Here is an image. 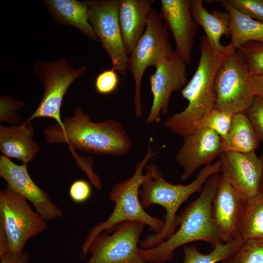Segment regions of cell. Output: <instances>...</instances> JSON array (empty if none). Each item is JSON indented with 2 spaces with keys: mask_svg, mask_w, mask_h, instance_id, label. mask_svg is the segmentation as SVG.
<instances>
[{
  "mask_svg": "<svg viewBox=\"0 0 263 263\" xmlns=\"http://www.w3.org/2000/svg\"><path fill=\"white\" fill-rule=\"evenodd\" d=\"M62 127L48 126L43 135L48 144L66 143L69 148L96 155L120 156L132 147L122 124L113 118L94 122L90 115L77 107L72 116L62 119Z\"/></svg>",
  "mask_w": 263,
  "mask_h": 263,
  "instance_id": "6da1fadb",
  "label": "cell"
},
{
  "mask_svg": "<svg viewBox=\"0 0 263 263\" xmlns=\"http://www.w3.org/2000/svg\"><path fill=\"white\" fill-rule=\"evenodd\" d=\"M222 177L218 173L207 179L199 196L178 215L179 227L169 238L151 248H139V255L144 261L164 263L172 259L176 249L192 242H206L212 248L223 243L212 214L213 201Z\"/></svg>",
  "mask_w": 263,
  "mask_h": 263,
  "instance_id": "7a4b0ae2",
  "label": "cell"
},
{
  "mask_svg": "<svg viewBox=\"0 0 263 263\" xmlns=\"http://www.w3.org/2000/svg\"><path fill=\"white\" fill-rule=\"evenodd\" d=\"M146 172L139 190V196L143 208L156 204L166 210L165 225L158 233L147 236L140 241L142 249L151 248L169 238L175 232L178 225L177 211L180 207L193 193L201 190L203 184L212 175L220 172L219 160L206 165L197 177L187 185L173 184L165 180L156 164H147Z\"/></svg>",
  "mask_w": 263,
  "mask_h": 263,
  "instance_id": "3957f363",
  "label": "cell"
},
{
  "mask_svg": "<svg viewBox=\"0 0 263 263\" xmlns=\"http://www.w3.org/2000/svg\"><path fill=\"white\" fill-rule=\"evenodd\" d=\"M200 41L201 54L198 67L191 79L181 90L188 105L183 111L170 115L162 124L183 137L194 132L193 123L214 108L215 74L228 56L215 53L206 36H203Z\"/></svg>",
  "mask_w": 263,
  "mask_h": 263,
  "instance_id": "277c9868",
  "label": "cell"
},
{
  "mask_svg": "<svg viewBox=\"0 0 263 263\" xmlns=\"http://www.w3.org/2000/svg\"><path fill=\"white\" fill-rule=\"evenodd\" d=\"M155 155L150 140L146 152L135 166L133 175L112 187L109 199L114 204L113 211L105 221L99 223L89 231L82 245L81 257L88 254L89 247L96 236L119 223L126 221L140 222L148 225L149 230L155 233L162 229L165 225L164 221L146 212L139 198V190L144 177L143 170Z\"/></svg>",
  "mask_w": 263,
  "mask_h": 263,
  "instance_id": "5b68a950",
  "label": "cell"
},
{
  "mask_svg": "<svg viewBox=\"0 0 263 263\" xmlns=\"http://www.w3.org/2000/svg\"><path fill=\"white\" fill-rule=\"evenodd\" d=\"M168 29L160 13L152 8L145 31L129 56V70L134 82V109L137 118L142 116L141 85L145 70L170 58L175 54L169 40Z\"/></svg>",
  "mask_w": 263,
  "mask_h": 263,
  "instance_id": "8992f818",
  "label": "cell"
},
{
  "mask_svg": "<svg viewBox=\"0 0 263 263\" xmlns=\"http://www.w3.org/2000/svg\"><path fill=\"white\" fill-rule=\"evenodd\" d=\"M246 60L236 49L218 68L214 78V108L233 114L246 113L255 94Z\"/></svg>",
  "mask_w": 263,
  "mask_h": 263,
  "instance_id": "52a82bcc",
  "label": "cell"
},
{
  "mask_svg": "<svg viewBox=\"0 0 263 263\" xmlns=\"http://www.w3.org/2000/svg\"><path fill=\"white\" fill-rule=\"evenodd\" d=\"M47 226V221L25 199L6 187L0 189V232L4 235L9 251H22L27 241Z\"/></svg>",
  "mask_w": 263,
  "mask_h": 263,
  "instance_id": "ba28073f",
  "label": "cell"
},
{
  "mask_svg": "<svg viewBox=\"0 0 263 263\" xmlns=\"http://www.w3.org/2000/svg\"><path fill=\"white\" fill-rule=\"evenodd\" d=\"M33 70L44 92L38 107L25 122H30L36 118L48 117L62 127L60 110L63 97L71 84L85 73L86 67L75 68L62 58L49 62L38 60L34 63Z\"/></svg>",
  "mask_w": 263,
  "mask_h": 263,
  "instance_id": "9c48e42d",
  "label": "cell"
},
{
  "mask_svg": "<svg viewBox=\"0 0 263 263\" xmlns=\"http://www.w3.org/2000/svg\"><path fill=\"white\" fill-rule=\"evenodd\" d=\"M145 225L126 221L108 228L91 243L85 263H149L138 253L140 238Z\"/></svg>",
  "mask_w": 263,
  "mask_h": 263,
  "instance_id": "30bf717a",
  "label": "cell"
},
{
  "mask_svg": "<svg viewBox=\"0 0 263 263\" xmlns=\"http://www.w3.org/2000/svg\"><path fill=\"white\" fill-rule=\"evenodd\" d=\"M85 1L88 7L89 22L111 59L113 68L125 76L129 70V56L119 24V0Z\"/></svg>",
  "mask_w": 263,
  "mask_h": 263,
  "instance_id": "8fae6325",
  "label": "cell"
},
{
  "mask_svg": "<svg viewBox=\"0 0 263 263\" xmlns=\"http://www.w3.org/2000/svg\"><path fill=\"white\" fill-rule=\"evenodd\" d=\"M220 172L244 199L256 196L263 188V164L255 151L222 152Z\"/></svg>",
  "mask_w": 263,
  "mask_h": 263,
  "instance_id": "7c38bea8",
  "label": "cell"
},
{
  "mask_svg": "<svg viewBox=\"0 0 263 263\" xmlns=\"http://www.w3.org/2000/svg\"><path fill=\"white\" fill-rule=\"evenodd\" d=\"M149 80L153 101L145 123L151 125L159 120L160 114L169 112L172 93L182 90L187 84V63L175 53L174 56L156 66Z\"/></svg>",
  "mask_w": 263,
  "mask_h": 263,
  "instance_id": "4fadbf2b",
  "label": "cell"
},
{
  "mask_svg": "<svg viewBox=\"0 0 263 263\" xmlns=\"http://www.w3.org/2000/svg\"><path fill=\"white\" fill-rule=\"evenodd\" d=\"M0 176L6 182L7 188L31 203L36 211L47 222L62 216V209L32 180L27 170V164L17 165L10 158L0 155Z\"/></svg>",
  "mask_w": 263,
  "mask_h": 263,
  "instance_id": "5bb4252c",
  "label": "cell"
},
{
  "mask_svg": "<svg viewBox=\"0 0 263 263\" xmlns=\"http://www.w3.org/2000/svg\"><path fill=\"white\" fill-rule=\"evenodd\" d=\"M183 137L175 161L183 169L181 179L186 181L199 167L210 164L219 156L222 153L221 137L207 129H197Z\"/></svg>",
  "mask_w": 263,
  "mask_h": 263,
  "instance_id": "9a60e30c",
  "label": "cell"
},
{
  "mask_svg": "<svg viewBox=\"0 0 263 263\" xmlns=\"http://www.w3.org/2000/svg\"><path fill=\"white\" fill-rule=\"evenodd\" d=\"M160 15L173 35L175 53L187 64L191 61L199 25L190 10V0H161Z\"/></svg>",
  "mask_w": 263,
  "mask_h": 263,
  "instance_id": "2e32d148",
  "label": "cell"
},
{
  "mask_svg": "<svg viewBox=\"0 0 263 263\" xmlns=\"http://www.w3.org/2000/svg\"><path fill=\"white\" fill-rule=\"evenodd\" d=\"M221 183L213 201L212 214L217 231L223 243L239 237L246 201L238 194L222 175Z\"/></svg>",
  "mask_w": 263,
  "mask_h": 263,
  "instance_id": "e0dca14e",
  "label": "cell"
},
{
  "mask_svg": "<svg viewBox=\"0 0 263 263\" xmlns=\"http://www.w3.org/2000/svg\"><path fill=\"white\" fill-rule=\"evenodd\" d=\"M190 10L194 20L204 29L215 53L228 56L236 50L231 42L227 45L220 42L223 36L230 37V17L227 12L214 10L209 13L205 8L202 0H190Z\"/></svg>",
  "mask_w": 263,
  "mask_h": 263,
  "instance_id": "ac0fdd59",
  "label": "cell"
},
{
  "mask_svg": "<svg viewBox=\"0 0 263 263\" xmlns=\"http://www.w3.org/2000/svg\"><path fill=\"white\" fill-rule=\"evenodd\" d=\"M153 2L152 0H119V24L129 56L145 31Z\"/></svg>",
  "mask_w": 263,
  "mask_h": 263,
  "instance_id": "d6986e66",
  "label": "cell"
},
{
  "mask_svg": "<svg viewBox=\"0 0 263 263\" xmlns=\"http://www.w3.org/2000/svg\"><path fill=\"white\" fill-rule=\"evenodd\" d=\"M30 122L9 127L0 126V150L2 155L27 164L38 153L40 147L34 140Z\"/></svg>",
  "mask_w": 263,
  "mask_h": 263,
  "instance_id": "ffe728a7",
  "label": "cell"
},
{
  "mask_svg": "<svg viewBox=\"0 0 263 263\" xmlns=\"http://www.w3.org/2000/svg\"><path fill=\"white\" fill-rule=\"evenodd\" d=\"M43 3L54 20L60 25H71L80 31L87 38L100 43L89 21L86 1L45 0Z\"/></svg>",
  "mask_w": 263,
  "mask_h": 263,
  "instance_id": "44dd1931",
  "label": "cell"
},
{
  "mask_svg": "<svg viewBox=\"0 0 263 263\" xmlns=\"http://www.w3.org/2000/svg\"><path fill=\"white\" fill-rule=\"evenodd\" d=\"M260 139L245 113L234 114L226 135L221 138V151L249 153L255 151Z\"/></svg>",
  "mask_w": 263,
  "mask_h": 263,
  "instance_id": "7402d4cb",
  "label": "cell"
},
{
  "mask_svg": "<svg viewBox=\"0 0 263 263\" xmlns=\"http://www.w3.org/2000/svg\"><path fill=\"white\" fill-rule=\"evenodd\" d=\"M218 1L230 15V42L236 49L248 41L263 42V22L241 13L231 4L229 0Z\"/></svg>",
  "mask_w": 263,
  "mask_h": 263,
  "instance_id": "603a6c76",
  "label": "cell"
},
{
  "mask_svg": "<svg viewBox=\"0 0 263 263\" xmlns=\"http://www.w3.org/2000/svg\"><path fill=\"white\" fill-rule=\"evenodd\" d=\"M239 236L244 240H263V188L246 201Z\"/></svg>",
  "mask_w": 263,
  "mask_h": 263,
  "instance_id": "cb8c5ba5",
  "label": "cell"
},
{
  "mask_svg": "<svg viewBox=\"0 0 263 263\" xmlns=\"http://www.w3.org/2000/svg\"><path fill=\"white\" fill-rule=\"evenodd\" d=\"M244 240L239 236L233 241L216 244L208 254L200 252L195 245H183L184 259L183 263H216L232 253Z\"/></svg>",
  "mask_w": 263,
  "mask_h": 263,
  "instance_id": "d4e9b609",
  "label": "cell"
},
{
  "mask_svg": "<svg viewBox=\"0 0 263 263\" xmlns=\"http://www.w3.org/2000/svg\"><path fill=\"white\" fill-rule=\"evenodd\" d=\"M219 263H263V240H244Z\"/></svg>",
  "mask_w": 263,
  "mask_h": 263,
  "instance_id": "484cf974",
  "label": "cell"
},
{
  "mask_svg": "<svg viewBox=\"0 0 263 263\" xmlns=\"http://www.w3.org/2000/svg\"><path fill=\"white\" fill-rule=\"evenodd\" d=\"M234 114L214 108L194 122L193 128L207 129L217 133L222 138L227 133Z\"/></svg>",
  "mask_w": 263,
  "mask_h": 263,
  "instance_id": "4316f807",
  "label": "cell"
},
{
  "mask_svg": "<svg viewBox=\"0 0 263 263\" xmlns=\"http://www.w3.org/2000/svg\"><path fill=\"white\" fill-rule=\"evenodd\" d=\"M244 55L251 75H263V42L248 41L237 49Z\"/></svg>",
  "mask_w": 263,
  "mask_h": 263,
  "instance_id": "83f0119b",
  "label": "cell"
},
{
  "mask_svg": "<svg viewBox=\"0 0 263 263\" xmlns=\"http://www.w3.org/2000/svg\"><path fill=\"white\" fill-rule=\"evenodd\" d=\"M0 122H7L11 124L20 125L23 122L22 118L17 113L16 110L24 105V102L14 100L6 97H0Z\"/></svg>",
  "mask_w": 263,
  "mask_h": 263,
  "instance_id": "f1b7e54d",
  "label": "cell"
},
{
  "mask_svg": "<svg viewBox=\"0 0 263 263\" xmlns=\"http://www.w3.org/2000/svg\"><path fill=\"white\" fill-rule=\"evenodd\" d=\"M244 15L263 23V0H229Z\"/></svg>",
  "mask_w": 263,
  "mask_h": 263,
  "instance_id": "f546056e",
  "label": "cell"
},
{
  "mask_svg": "<svg viewBox=\"0 0 263 263\" xmlns=\"http://www.w3.org/2000/svg\"><path fill=\"white\" fill-rule=\"evenodd\" d=\"M260 141H263V97L256 95L246 112Z\"/></svg>",
  "mask_w": 263,
  "mask_h": 263,
  "instance_id": "4dcf8cb0",
  "label": "cell"
},
{
  "mask_svg": "<svg viewBox=\"0 0 263 263\" xmlns=\"http://www.w3.org/2000/svg\"><path fill=\"white\" fill-rule=\"evenodd\" d=\"M115 70L112 68L102 72L97 75L95 81V87L98 93L107 94H111L116 89L119 80Z\"/></svg>",
  "mask_w": 263,
  "mask_h": 263,
  "instance_id": "1f68e13d",
  "label": "cell"
},
{
  "mask_svg": "<svg viewBox=\"0 0 263 263\" xmlns=\"http://www.w3.org/2000/svg\"><path fill=\"white\" fill-rule=\"evenodd\" d=\"M92 194V188L89 183L85 180L75 181L69 189V196L71 200L76 203H82L86 201Z\"/></svg>",
  "mask_w": 263,
  "mask_h": 263,
  "instance_id": "d6a6232c",
  "label": "cell"
},
{
  "mask_svg": "<svg viewBox=\"0 0 263 263\" xmlns=\"http://www.w3.org/2000/svg\"><path fill=\"white\" fill-rule=\"evenodd\" d=\"M30 256L24 250L19 252L9 251L0 256V263H28Z\"/></svg>",
  "mask_w": 263,
  "mask_h": 263,
  "instance_id": "836d02e7",
  "label": "cell"
},
{
  "mask_svg": "<svg viewBox=\"0 0 263 263\" xmlns=\"http://www.w3.org/2000/svg\"><path fill=\"white\" fill-rule=\"evenodd\" d=\"M252 84L255 95L263 97V75L253 76Z\"/></svg>",
  "mask_w": 263,
  "mask_h": 263,
  "instance_id": "e575fe53",
  "label": "cell"
},
{
  "mask_svg": "<svg viewBox=\"0 0 263 263\" xmlns=\"http://www.w3.org/2000/svg\"><path fill=\"white\" fill-rule=\"evenodd\" d=\"M262 161V162H263V154L262 155V156L260 157Z\"/></svg>",
  "mask_w": 263,
  "mask_h": 263,
  "instance_id": "d590c367",
  "label": "cell"
}]
</instances>
